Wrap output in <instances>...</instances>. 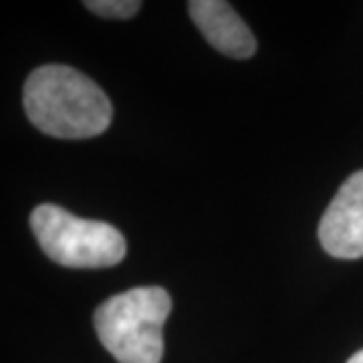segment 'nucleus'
<instances>
[{
	"label": "nucleus",
	"mask_w": 363,
	"mask_h": 363,
	"mask_svg": "<svg viewBox=\"0 0 363 363\" xmlns=\"http://www.w3.org/2000/svg\"><path fill=\"white\" fill-rule=\"evenodd\" d=\"M30 230L40 250L61 267L105 269L125 259V238L116 226L79 218L55 204H40L33 210Z\"/></svg>",
	"instance_id": "7ed1b4c3"
},
{
	"label": "nucleus",
	"mask_w": 363,
	"mask_h": 363,
	"mask_svg": "<svg viewBox=\"0 0 363 363\" xmlns=\"http://www.w3.org/2000/svg\"><path fill=\"white\" fill-rule=\"evenodd\" d=\"M347 363H363V350L362 351H357L353 357H350V362Z\"/></svg>",
	"instance_id": "0eeeda50"
},
{
	"label": "nucleus",
	"mask_w": 363,
	"mask_h": 363,
	"mask_svg": "<svg viewBox=\"0 0 363 363\" xmlns=\"http://www.w3.org/2000/svg\"><path fill=\"white\" fill-rule=\"evenodd\" d=\"M188 13L198 30L222 55L248 59L257 52V40L233 4L224 0H190Z\"/></svg>",
	"instance_id": "39448f33"
},
{
	"label": "nucleus",
	"mask_w": 363,
	"mask_h": 363,
	"mask_svg": "<svg viewBox=\"0 0 363 363\" xmlns=\"http://www.w3.org/2000/svg\"><path fill=\"white\" fill-rule=\"evenodd\" d=\"M89 13L104 18H131L142 9V2L135 0H87L83 2Z\"/></svg>",
	"instance_id": "423d86ee"
},
{
	"label": "nucleus",
	"mask_w": 363,
	"mask_h": 363,
	"mask_svg": "<svg viewBox=\"0 0 363 363\" xmlns=\"http://www.w3.org/2000/svg\"><path fill=\"white\" fill-rule=\"evenodd\" d=\"M169 311L172 298L166 289L135 286L101 303L93 325L101 345L119 363H160L162 329Z\"/></svg>",
	"instance_id": "f03ea898"
},
{
	"label": "nucleus",
	"mask_w": 363,
	"mask_h": 363,
	"mask_svg": "<svg viewBox=\"0 0 363 363\" xmlns=\"http://www.w3.org/2000/svg\"><path fill=\"white\" fill-rule=\"evenodd\" d=\"M319 240L335 259L363 257V169L339 188L319 222Z\"/></svg>",
	"instance_id": "20e7f679"
},
{
	"label": "nucleus",
	"mask_w": 363,
	"mask_h": 363,
	"mask_svg": "<svg viewBox=\"0 0 363 363\" xmlns=\"http://www.w3.org/2000/svg\"><path fill=\"white\" fill-rule=\"evenodd\" d=\"M23 104L30 123L59 140H87L104 133L113 109L104 89L67 65H43L25 81Z\"/></svg>",
	"instance_id": "f257e3e1"
}]
</instances>
